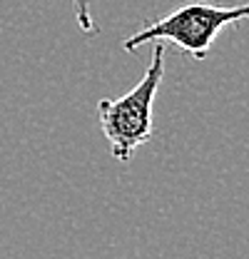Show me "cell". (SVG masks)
<instances>
[{
  "label": "cell",
  "mask_w": 249,
  "mask_h": 259,
  "mask_svg": "<svg viewBox=\"0 0 249 259\" xmlns=\"http://www.w3.org/2000/svg\"><path fill=\"white\" fill-rule=\"evenodd\" d=\"M164 42H152L150 65L142 80L127 95L97 102V120L115 160L127 162L140 145L152 140V102L164 77Z\"/></svg>",
  "instance_id": "cell-1"
},
{
  "label": "cell",
  "mask_w": 249,
  "mask_h": 259,
  "mask_svg": "<svg viewBox=\"0 0 249 259\" xmlns=\"http://www.w3.org/2000/svg\"><path fill=\"white\" fill-rule=\"evenodd\" d=\"M247 18L249 0L242 5H232V8L210 5V3H189V5L172 10L170 15L159 18L155 23H150L145 30L130 35L124 40V50L132 53L142 45L172 42V45L182 48L187 55H192L194 60H204L219 32L227 25L242 23Z\"/></svg>",
  "instance_id": "cell-2"
},
{
  "label": "cell",
  "mask_w": 249,
  "mask_h": 259,
  "mask_svg": "<svg viewBox=\"0 0 249 259\" xmlns=\"http://www.w3.org/2000/svg\"><path fill=\"white\" fill-rule=\"evenodd\" d=\"M72 5V15L77 20V28L88 35L97 32V23L93 20V0H70Z\"/></svg>",
  "instance_id": "cell-3"
}]
</instances>
